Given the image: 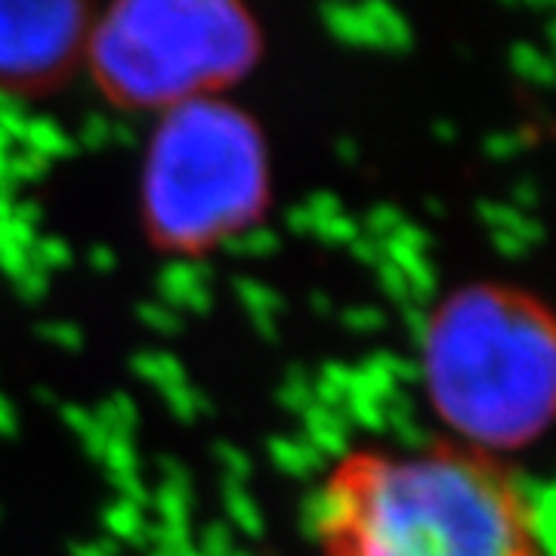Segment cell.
Returning <instances> with one entry per match:
<instances>
[{
  "instance_id": "6da1fadb",
  "label": "cell",
  "mask_w": 556,
  "mask_h": 556,
  "mask_svg": "<svg viewBox=\"0 0 556 556\" xmlns=\"http://www.w3.org/2000/svg\"><path fill=\"white\" fill-rule=\"evenodd\" d=\"M303 522L328 556H544L517 473L442 445L346 455L306 497Z\"/></svg>"
},
{
  "instance_id": "7a4b0ae2",
  "label": "cell",
  "mask_w": 556,
  "mask_h": 556,
  "mask_svg": "<svg viewBox=\"0 0 556 556\" xmlns=\"http://www.w3.org/2000/svg\"><path fill=\"white\" fill-rule=\"evenodd\" d=\"M420 380L437 415L477 448L535 442L556 399L547 306L507 285H467L439 303L420 338Z\"/></svg>"
},
{
  "instance_id": "3957f363",
  "label": "cell",
  "mask_w": 556,
  "mask_h": 556,
  "mask_svg": "<svg viewBox=\"0 0 556 556\" xmlns=\"http://www.w3.org/2000/svg\"><path fill=\"white\" fill-rule=\"evenodd\" d=\"M269 201V152L232 102H186L155 127L142 167V219L161 251L195 260L257 226Z\"/></svg>"
},
{
  "instance_id": "277c9868",
  "label": "cell",
  "mask_w": 556,
  "mask_h": 556,
  "mask_svg": "<svg viewBox=\"0 0 556 556\" xmlns=\"http://www.w3.org/2000/svg\"><path fill=\"white\" fill-rule=\"evenodd\" d=\"M84 50L109 100L170 112L239 84L263 35L232 0H124L90 22Z\"/></svg>"
},
{
  "instance_id": "5b68a950",
  "label": "cell",
  "mask_w": 556,
  "mask_h": 556,
  "mask_svg": "<svg viewBox=\"0 0 556 556\" xmlns=\"http://www.w3.org/2000/svg\"><path fill=\"white\" fill-rule=\"evenodd\" d=\"M93 13L75 0L0 3V90H38L65 78L90 35Z\"/></svg>"
},
{
  "instance_id": "8992f818",
  "label": "cell",
  "mask_w": 556,
  "mask_h": 556,
  "mask_svg": "<svg viewBox=\"0 0 556 556\" xmlns=\"http://www.w3.org/2000/svg\"><path fill=\"white\" fill-rule=\"evenodd\" d=\"M303 439L316 448L321 457H343L350 455L346 445H350V424L343 412L334 408H321V405H309L303 412Z\"/></svg>"
},
{
  "instance_id": "52a82bcc",
  "label": "cell",
  "mask_w": 556,
  "mask_h": 556,
  "mask_svg": "<svg viewBox=\"0 0 556 556\" xmlns=\"http://www.w3.org/2000/svg\"><path fill=\"white\" fill-rule=\"evenodd\" d=\"M318 13H321L325 28L338 40L350 43V47H362V50H378L375 22H371V13L365 3L362 7H356V3H328Z\"/></svg>"
},
{
  "instance_id": "ba28073f",
  "label": "cell",
  "mask_w": 556,
  "mask_h": 556,
  "mask_svg": "<svg viewBox=\"0 0 556 556\" xmlns=\"http://www.w3.org/2000/svg\"><path fill=\"white\" fill-rule=\"evenodd\" d=\"M207 281H211V269L201 266L199 260H174V263L164 266V273L159 276V303L170 306L177 313V309H182V303L189 300V294L195 288H204Z\"/></svg>"
},
{
  "instance_id": "9c48e42d",
  "label": "cell",
  "mask_w": 556,
  "mask_h": 556,
  "mask_svg": "<svg viewBox=\"0 0 556 556\" xmlns=\"http://www.w3.org/2000/svg\"><path fill=\"white\" fill-rule=\"evenodd\" d=\"M269 457L281 473L288 477L306 479L313 477L316 470H321L325 457L318 455L316 448L303 437H276L269 439Z\"/></svg>"
},
{
  "instance_id": "30bf717a",
  "label": "cell",
  "mask_w": 556,
  "mask_h": 556,
  "mask_svg": "<svg viewBox=\"0 0 556 556\" xmlns=\"http://www.w3.org/2000/svg\"><path fill=\"white\" fill-rule=\"evenodd\" d=\"M25 152H31V155H38L47 164L53 159H62V155H75V139L68 137L65 130H62L60 124L53 118H31L28 121V127H25V134H22L20 142Z\"/></svg>"
},
{
  "instance_id": "8fae6325",
  "label": "cell",
  "mask_w": 556,
  "mask_h": 556,
  "mask_svg": "<svg viewBox=\"0 0 556 556\" xmlns=\"http://www.w3.org/2000/svg\"><path fill=\"white\" fill-rule=\"evenodd\" d=\"M371 22H375V35H378V50L387 53H405L412 50L415 43V31H412V22L399 13L396 7L390 3H365Z\"/></svg>"
},
{
  "instance_id": "7c38bea8",
  "label": "cell",
  "mask_w": 556,
  "mask_h": 556,
  "mask_svg": "<svg viewBox=\"0 0 556 556\" xmlns=\"http://www.w3.org/2000/svg\"><path fill=\"white\" fill-rule=\"evenodd\" d=\"M102 526L112 535V541H127L134 547H146V532H149V519L146 514L127 504V501H115L102 510Z\"/></svg>"
},
{
  "instance_id": "4fadbf2b",
  "label": "cell",
  "mask_w": 556,
  "mask_h": 556,
  "mask_svg": "<svg viewBox=\"0 0 556 556\" xmlns=\"http://www.w3.org/2000/svg\"><path fill=\"white\" fill-rule=\"evenodd\" d=\"M130 368H134L137 378L149 380L159 390H170V387L186 383V368L170 353H137V356L130 358Z\"/></svg>"
},
{
  "instance_id": "5bb4252c",
  "label": "cell",
  "mask_w": 556,
  "mask_h": 556,
  "mask_svg": "<svg viewBox=\"0 0 556 556\" xmlns=\"http://www.w3.org/2000/svg\"><path fill=\"white\" fill-rule=\"evenodd\" d=\"M223 489H226V495H223V507H226V517H229V522H232L236 529H241L244 535H251V538L263 535V529H266V522H263V510H260L257 501L248 495V489H244V485H232V482H226Z\"/></svg>"
},
{
  "instance_id": "9a60e30c",
  "label": "cell",
  "mask_w": 556,
  "mask_h": 556,
  "mask_svg": "<svg viewBox=\"0 0 556 556\" xmlns=\"http://www.w3.org/2000/svg\"><path fill=\"white\" fill-rule=\"evenodd\" d=\"M192 485H174V482H161V489L152 495V507L159 510V522L164 526H189L192 519Z\"/></svg>"
},
{
  "instance_id": "2e32d148",
  "label": "cell",
  "mask_w": 556,
  "mask_h": 556,
  "mask_svg": "<svg viewBox=\"0 0 556 556\" xmlns=\"http://www.w3.org/2000/svg\"><path fill=\"white\" fill-rule=\"evenodd\" d=\"M226 254H239V257H273L278 251V236L269 229V226H248L244 232L232 236L219 244Z\"/></svg>"
},
{
  "instance_id": "e0dca14e",
  "label": "cell",
  "mask_w": 556,
  "mask_h": 556,
  "mask_svg": "<svg viewBox=\"0 0 556 556\" xmlns=\"http://www.w3.org/2000/svg\"><path fill=\"white\" fill-rule=\"evenodd\" d=\"M510 68L517 72L519 78L532 80L538 87H547L554 80V65H551V60L538 47L526 43V40L514 43V50H510Z\"/></svg>"
},
{
  "instance_id": "ac0fdd59",
  "label": "cell",
  "mask_w": 556,
  "mask_h": 556,
  "mask_svg": "<svg viewBox=\"0 0 556 556\" xmlns=\"http://www.w3.org/2000/svg\"><path fill=\"white\" fill-rule=\"evenodd\" d=\"M232 288H236V294H239V300L251 316H276L281 309L278 291H273L269 285H263L257 278H236Z\"/></svg>"
},
{
  "instance_id": "d6986e66",
  "label": "cell",
  "mask_w": 556,
  "mask_h": 556,
  "mask_svg": "<svg viewBox=\"0 0 556 556\" xmlns=\"http://www.w3.org/2000/svg\"><path fill=\"white\" fill-rule=\"evenodd\" d=\"M109 470V479H127V477H139V455L134 439L127 437H109V445L100 457Z\"/></svg>"
},
{
  "instance_id": "ffe728a7",
  "label": "cell",
  "mask_w": 556,
  "mask_h": 556,
  "mask_svg": "<svg viewBox=\"0 0 556 556\" xmlns=\"http://www.w3.org/2000/svg\"><path fill=\"white\" fill-rule=\"evenodd\" d=\"M164 393V402L170 408V415L182 420V424H192L201 412H207V402H204V393L195 390L189 380L179 383V387H170V390H161Z\"/></svg>"
},
{
  "instance_id": "44dd1931",
  "label": "cell",
  "mask_w": 556,
  "mask_h": 556,
  "mask_svg": "<svg viewBox=\"0 0 556 556\" xmlns=\"http://www.w3.org/2000/svg\"><path fill=\"white\" fill-rule=\"evenodd\" d=\"M313 236H318L325 244H334V248H350L362 236V226L350 214H334V217L318 219L313 226Z\"/></svg>"
},
{
  "instance_id": "7402d4cb",
  "label": "cell",
  "mask_w": 556,
  "mask_h": 556,
  "mask_svg": "<svg viewBox=\"0 0 556 556\" xmlns=\"http://www.w3.org/2000/svg\"><path fill=\"white\" fill-rule=\"evenodd\" d=\"M31 263L43 269L47 276L56 269H68L72 266V248H68V241L56 239V236H40L38 244L31 248Z\"/></svg>"
},
{
  "instance_id": "603a6c76",
  "label": "cell",
  "mask_w": 556,
  "mask_h": 556,
  "mask_svg": "<svg viewBox=\"0 0 556 556\" xmlns=\"http://www.w3.org/2000/svg\"><path fill=\"white\" fill-rule=\"evenodd\" d=\"M402 223H408V219H405V214L399 211L396 204H375L358 226H362V232H365V236H371V239H378V241H387L393 232H396L399 226H402Z\"/></svg>"
},
{
  "instance_id": "cb8c5ba5",
  "label": "cell",
  "mask_w": 556,
  "mask_h": 556,
  "mask_svg": "<svg viewBox=\"0 0 556 556\" xmlns=\"http://www.w3.org/2000/svg\"><path fill=\"white\" fill-rule=\"evenodd\" d=\"M192 544L201 556H229L236 551V535L226 522H211L201 529Z\"/></svg>"
},
{
  "instance_id": "d4e9b609",
  "label": "cell",
  "mask_w": 556,
  "mask_h": 556,
  "mask_svg": "<svg viewBox=\"0 0 556 556\" xmlns=\"http://www.w3.org/2000/svg\"><path fill=\"white\" fill-rule=\"evenodd\" d=\"M137 316L146 328H152V331H159V334H177L179 328H182V318H179V313H174L170 306H164V303H159V300H146V303H139Z\"/></svg>"
},
{
  "instance_id": "484cf974",
  "label": "cell",
  "mask_w": 556,
  "mask_h": 556,
  "mask_svg": "<svg viewBox=\"0 0 556 556\" xmlns=\"http://www.w3.org/2000/svg\"><path fill=\"white\" fill-rule=\"evenodd\" d=\"M214 455H217L219 467H223V473H226V482L244 485V479L251 473V457L244 455L239 445H229V442H217Z\"/></svg>"
},
{
  "instance_id": "4316f807",
  "label": "cell",
  "mask_w": 556,
  "mask_h": 556,
  "mask_svg": "<svg viewBox=\"0 0 556 556\" xmlns=\"http://www.w3.org/2000/svg\"><path fill=\"white\" fill-rule=\"evenodd\" d=\"M278 402L288 405V408H294L298 415H303L313 405V380L303 378L298 368H294L288 375V380L281 383V390H278Z\"/></svg>"
},
{
  "instance_id": "83f0119b",
  "label": "cell",
  "mask_w": 556,
  "mask_h": 556,
  "mask_svg": "<svg viewBox=\"0 0 556 556\" xmlns=\"http://www.w3.org/2000/svg\"><path fill=\"white\" fill-rule=\"evenodd\" d=\"M40 338L50 340L60 350H68V353H78L80 346H84V334H80V328L75 321H43L40 325Z\"/></svg>"
},
{
  "instance_id": "f1b7e54d",
  "label": "cell",
  "mask_w": 556,
  "mask_h": 556,
  "mask_svg": "<svg viewBox=\"0 0 556 556\" xmlns=\"http://www.w3.org/2000/svg\"><path fill=\"white\" fill-rule=\"evenodd\" d=\"M78 142L80 146H87V149H93V152L112 146V118H105V115H87L84 124H80ZM78 142H75V146H78Z\"/></svg>"
},
{
  "instance_id": "f546056e",
  "label": "cell",
  "mask_w": 556,
  "mask_h": 556,
  "mask_svg": "<svg viewBox=\"0 0 556 556\" xmlns=\"http://www.w3.org/2000/svg\"><path fill=\"white\" fill-rule=\"evenodd\" d=\"M378 281L380 288H383V294L387 298H393L399 306H405V303H412V294H408V281H405V273L393 266L390 260H383L378 266Z\"/></svg>"
},
{
  "instance_id": "4dcf8cb0",
  "label": "cell",
  "mask_w": 556,
  "mask_h": 556,
  "mask_svg": "<svg viewBox=\"0 0 556 556\" xmlns=\"http://www.w3.org/2000/svg\"><path fill=\"white\" fill-rule=\"evenodd\" d=\"M13 285H16V291H20V298L25 300V303H40V300L47 298L50 276L31 263V266H28V273H22V276L13 281Z\"/></svg>"
},
{
  "instance_id": "1f68e13d",
  "label": "cell",
  "mask_w": 556,
  "mask_h": 556,
  "mask_svg": "<svg viewBox=\"0 0 556 556\" xmlns=\"http://www.w3.org/2000/svg\"><path fill=\"white\" fill-rule=\"evenodd\" d=\"M343 325L350 331H358V334H368V331H380L387 325V316L375 309V306H353L343 313Z\"/></svg>"
},
{
  "instance_id": "d6a6232c",
  "label": "cell",
  "mask_w": 556,
  "mask_h": 556,
  "mask_svg": "<svg viewBox=\"0 0 556 556\" xmlns=\"http://www.w3.org/2000/svg\"><path fill=\"white\" fill-rule=\"evenodd\" d=\"M482 149H485L489 159H514L519 149H522V139L517 134H492V137L482 142Z\"/></svg>"
},
{
  "instance_id": "836d02e7",
  "label": "cell",
  "mask_w": 556,
  "mask_h": 556,
  "mask_svg": "<svg viewBox=\"0 0 556 556\" xmlns=\"http://www.w3.org/2000/svg\"><path fill=\"white\" fill-rule=\"evenodd\" d=\"M303 207L313 214V219H328L334 217V214H343V204L334 192H316V195H309V199L303 201Z\"/></svg>"
},
{
  "instance_id": "e575fe53",
  "label": "cell",
  "mask_w": 556,
  "mask_h": 556,
  "mask_svg": "<svg viewBox=\"0 0 556 556\" xmlns=\"http://www.w3.org/2000/svg\"><path fill=\"white\" fill-rule=\"evenodd\" d=\"M60 415H62V420L68 424V430H72V433H78V439L87 437V433L97 427L93 412H87V408H80V405H62Z\"/></svg>"
},
{
  "instance_id": "d590c367",
  "label": "cell",
  "mask_w": 556,
  "mask_h": 556,
  "mask_svg": "<svg viewBox=\"0 0 556 556\" xmlns=\"http://www.w3.org/2000/svg\"><path fill=\"white\" fill-rule=\"evenodd\" d=\"M350 254L358 260H365L368 266H375V269H378L380 263H383V241L371 239V236H365V232H362V236L350 244Z\"/></svg>"
},
{
  "instance_id": "8d00e7d4",
  "label": "cell",
  "mask_w": 556,
  "mask_h": 556,
  "mask_svg": "<svg viewBox=\"0 0 556 556\" xmlns=\"http://www.w3.org/2000/svg\"><path fill=\"white\" fill-rule=\"evenodd\" d=\"M492 241H495L497 254H504V257L519 260L529 254V244H526V241H519L517 236H510V232H492Z\"/></svg>"
},
{
  "instance_id": "74e56055",
  "label": "cell",
  "mask_w": 556,
  "mask_h": 556,
  "mask_svg": "<svg viewBox=\"0 0 556 556\" xmlns=\"http://www.w3.org/2000/svg\"><path fill=\"white\" fill-rule=\"evenodd\" d=\"M90 266H93L100 276H109V273H115L118 257H115V251H112L109 244H97V248H90Z\"/></svg>"
},
{
  "instance_id": "f35d334b",
  "label": "cell",
  "mask_w": 556,
  "mask_h": 556,
  "mask_svg": "<svg viewBox=\"0 0 556 556\" xmlns=\"http://www.w3.org/2000/svg\"><path fill=\"white\" fill-rule=\"evenodd\" d=\"M20 433V412L7 396H0V437H16Z\"/></svg>"
},
{
  "instance_id": "ab89813d",
  "label": "cell",
  "mask_w": 556,
  "mask_h": 556,
  "mask_svg": "<svg viewBox=\"0 0 556 556\" xmlns=\"http://www.w3.org/2000/svg\"><path fill=\"white\" fill-rule=\"evenodd\" d=\"M72 556H118V544L112 538L90 541V544H72Z\"/></svg>"
},
{
  "instance_id": "60d3db41",
  "label": "cell",
  "mask_w": 556,
  "mask_h": 556,
  "mask_svg": "<svg viewBox=\"0 0 556 556\" xmlns=\"http://www.w3.org/2000/svg\"><path fill=\"white\" fill-rule=\"evenodd\" d=\"M313 226H316V219H313V214H309L303 204L288 211V229H291V232H298V236H309V232H313Z\"/></svg>"
},
{
  "instance_id": "b9f144b4",
  "label": "cell",
  "mask_w": 556,
  "mask_h": 556,
  "mask_svg": "<svg viewBox=\"0 0 556 556\" xmlns=\"http://www.w3.org/2000/svg\"><path fill=\"white\" fill-rule=\"evenodd\" d=\"M514 199H517V211H522V207H532V204H538V189L535 186H529V182H519L517 189H514Z\"/></svg>"
},
{
  "instance_id": "7bdbcfd3",
  "label": "cell",
  "mask_w": 556,
  "mask_h": 556,
  "mask_svg": "<svg viewBox=\"0 0 556 556\" xmlns=\"http://www.w3.org/2000/svg\"><path fill=\"white\" fill-rule=\"evenodd\" d=\"M338 155L343 161H356L358 159V146L353 139H340L338 142Z\"/></svg>"
},
{
  "instance_id": "ee69618b",
  "label": "cell",
  "mask_w": 556,
  "mask_h": 556,
  "mask_svg": "<svg viewBox=\"0 0 556 556\" xmlns=\"http://www.w3.org/2000/svg\"><path fill=\"white\" fill-rule=\"evenodd\" d=\"M229 556H251V554H248V551H239V547H236V551H232V554H229Z\"/></svg>"
}]
</instances>
